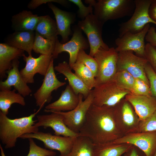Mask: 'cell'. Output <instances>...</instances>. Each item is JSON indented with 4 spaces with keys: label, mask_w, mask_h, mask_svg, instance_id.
<instances>
[{
    "label": "cell",
    "mask_w": 156,
    "mask_h": 156,
    "mask_svg": "<svg viewBox=\"0 0 156 156\" xmlns=\"http://www.w3.org/2000/svg\"><path fill=\"white\" fill-rule=\"evenodd\" d=\"M79 133L94 144L112 142L124 135L115 120L114 106L99 107L93 103Z\"/></svg>",
    "instance_id": "1"
},
{
    "label": "cell",
    "mask_w": 156,
    "mask_h": 156,
    "mask_svg": "<svg viewBox=\"0 0 156 156\" xmlns=\"http://www.w3.org/2000/svg\"><path fill=\"white\" fill-rule=\"evenodd\" d=\"M40 110L39 109L28 116L14 119L0 111V139L5 148L14 147L17 138L22 135L39 131L38 127L35 125L37 120L33 119Z\"/></svg>",
    "instance_id": "2"
},
{
    "label": "cell",
    "mask_w": 156,
    "mask_h": 156,
    "mask_svg": "<svg viewBox=\"0 0 156 156\" xmlns=\"http://www.w3.org/2000/svg\"><path fill=\"white\" fill-rule=\"evenodd\" d=\"M86 4L94 8V14L102 24L133 14L135 0H86Z\"/></svg>",
    "instance_id": "3"
},
{
    "label": "cell",
    "mask_w": 156,
    "mask_h": 156,
    "mask_svg": "<svg viewBox=\"0 0 156 156\" xmlns=\"http://www.w3.org/2000/svg\"><path fill=\"white\" fill-rule=\"evenodd\" d=\"M118 55L113 47L108 49L101 48L95 54L98 66L95 87L114 79L117 71Z\"/></svg>",
    "instance_id": "4"
},
{
    "label": "cell",
    "mask_w": 156,
    "mask_h": 156,
    "mask_svg": "<svg viewBox=\"0 0 156 156\" xmlns=\"http://www.w3.org/2000/svg\"><path fill=\"white\" fill-rule=\"evenodd\" d=\"M94 97L93 104L101 107H113L130 93L112 79L99 85L91 90Z\"/></svg>",
    "instance_id": "5"
},
{
    "label": "cell",
    "mask_w": 156,
    "mask_h": 156,
    "mask_svg": "<svg viewBox=\"0 0 156 156\" xmlns=\"http://www.w3.org/2000/svg\"><path fill=\"white\" fill-rule=\"evenodd\" d=\"M152 0H135V7L131 17L128 21L119 25V37L130 32L133 34L141 31L147 24L151 23L156 25L148 14Z\"/></svg>",
    "instance_id": "6"
},
{
    "label": "cell",
    "mask_w": 156,
    "mask_h": 156,
    "mask_svg": "<svg viewBox=\"0 0 156 156\" xmlns=\"http://www.w3.org/2000/svg\"><path fill=\"white\" fill-rule=\"evenodd\" d=\"M104 24L93 14L83 20L78 21L77 26L86 35L90 44V56L94 57L100 48L108 49L109 48L103 41L102 28Z\"/></svg>",
    "instance_id": "7"
},
{
    "label": "cell",
    "mask_w": 156,
    "mask_h": 156,
    "mask_svg": "<svg viewBox=\"0 0 156 156\" xmlns=\"http://www.w3.org/2000/svg\"><path fill=\"white\" fill-rule=\"evenodd\" d=\"M115 120L125 135L139 131L140 120L131 104L124 98L114 106Z\"/></svg>",
    "instance_id": "8"
},
{
    "label": "cell",
    "mask_w": 156,
    "mask_h": 156,
    "mask_svg": "<svg viewBox=\"0 0 156 156\" xmlns=\"http://www.w3.org/2000/svg\"><path fill=\"white\" fill-rule=\"evenodd\" d=\"M89 47L88 40L83 35L81 29L77 25H76L74 27L73 35L69 41L62 43L59 42L58 39L55 40V47L52 54L53 58H57L59 54L63 52H68L70 56L68 64L71 68L76 62L79 51L81 50H84Z\"/></svg>",
    "instance_id": "9"
},
{
    "label": "cell",
    "mask_w": 156,
    "mask_h": 156,
    "mask_svg": "<svg viewBox=\"0 0 156 156\" xmlns=\"http://www.w3.org/2000/svg\"><path fill=\"white\" fill-rule=\"evenodd\" d=\"M148 63L146 58L134 54L132 51L119 52L118 55L117 71H127L135 78L141 79L150 85L145 70Z\"/></svg>",
    "instance_id": "10"
},
{
    "label": "cell",
    "mask_w": 156,
    "mask_h": 156,
    "mask_svg": "<svg viewBox=\"0 0 156 156\" xmlns=\"http://www.w3.org/2000/svg\"><path fill=\"white\" fill-rule=\"evenodd\" d=\"M79 95V101L74 109L66 112H57L63 116L64 123L72 131L77 133H79L83 126L87 112L93 103L94 99L91 91L84 100H83V96L82 94Z\"/></svg>",
    "instance_id": "11"
},
{
    "label": "cell",
    "mask_w": 156,
    "mask_h": 156,
    "mask_svg": "<svg viewBox=\"0 0 156 156\" xmlns=\"http://www.w3.org/2000/svg\"><path fill=\"white\" fill-rule=\"evenodd\" d=\"M53 60V58L51 61L41 86L34 94L36 106L40 109L46 103H48L51 101L52 98V92L66 83V82L61 81L57 79L54 71Z\"/></svg>",
    "instance_id": "12"
},
{
    "label": "cell",
    "mask_w": 156,
    "mask_h": 156,
    "mask_svg": "<svg viewBox=\"0 0 156 156\" xmlns=\"http://www.w3.org/2000/svg\"><path fill=\"white\" fill-rule=\"evenodd\" d=\"M150 26L149 24L146 25L140 32L133 34L130 32L125 33L122 36L118 37L115 40L117 46L115 48L118 53L125 51H132L136 55L145 58L144 42L146 35Z\"/></svg>",
    "instance_id": "13"
},
{
    "label": "cell",
    "mask_w": 156,
    "mask_h": 156,
    "mask_svg": "<svg viewBox=\"0 0 156 156\" xmlns=\"http://www.w3.org/2000/svg\"><path fill=\"white\" fill-rule=\"evenodd\" d=\"M22 139H36L42 142L45 147L59 151L61 155H66L72 149L75 138L53 135L49 133L38 131L26 133L21 136Z\"/></svg>",
    "instance_id": "14"
},
{
    "label": "cell",
    "mask_w": 156,
    "mask_h": 156,
    "mask_svg": "<svg viewBox=\"0 0 156 156\" xmlns=\"http://www.w3.org/2000/svg\"><path fill=\"white\" fill-rule=\"evenodd\" d=\"M112 142L131 144L139 148L145 156H153L156 151V131L131 133Z\"/></svg>",
    "instance_id": "15"
},
{
    "label": "cell",
    "mask_w": 156,
    "mask_h": 156,
    "mask_svg": "<svg viewBox=\"0 0 156 156\" xmlns=\"http://www.w3.org/2000/svg\"><path fill=\"white\" fill-rule=\"evenodd\" d=\"M23 59L26 62L25 67L20 71V73L27 84L34 82V77L37 73L44 76L47 71L51 61L53 58L52 55H40L35 58L32 55L27 56L24 54Z\"/></svg>",
    "instance_id": "16"
},
{
    "label": "cell",
    "mask_w": 156,
    "mask_h": 156,
    "mask_svg": "<svg viewBox=\"0 0 156 156\" xmlns=\"http://www.w3.org/2000/svg\"><path fill=\"white\" fill-rule=\"evenodd\" d=\"M49 114L37 115V122L35 125L37 127H42L46 129L50 127L54 131L55 135L75 138L79 136V133L70 130L65 124L63 116L59 113L52 112Z\"/></svg>",
    "instance_id": "17"
},
{
    "label": "cell",
    "mask_w": 156,
    "mask_h": 156,
    "mask_svg": "<svg viewBox=\"0 0 156 156\" xmlns=\"http://www.w3.org/2000/svg\"><path fill=\"white\" fill-rule=\"evenodd\" d=\"M20 62L18 59L14 60L12 62V67L7 70L6 79L0 82V89L10 90L13 86L18 92L23 97L29 95L32 92L31 90L22 77L19 70Z\"/></svg>",
    "instance_id": "18"
},
{
    "label": "cell",
    "mask_w": 156,
    "mask_h": 156,
    "mask_svg": "<svg viewBox=\"0 0 156 156\" xmlns=\"http://www.w3.org/2000/svg\"><path fill=\"white\" fill-rule=\"evenodd\" d=\"M125 98L133 106L140 121L146 118L156 110V99L153 96L138 95L130 92Z\"/></svg>",
    "instance_id": "19"
},
{
    "label": "cell",
    "mask_w": 156,
    "mask_h": 156,
    "mask_svg": "<svg viewBox=\"0 0 156 156\" xmlns=\"http://www.w3.org/2000/svg\"><path fill=\"white\" fill-rule=\"evenodd\" d=\"M53 12L57 25L58 35L62 38V43L67 42L72 31L71 25L76 20V15L73 13L63 10L55 6L52 2L48 3Z\"/></svg>",
    "instance_id": "20"
},
{
    "label": "cell",
    "mask_w": 156,
    "mask_h": 156,
    "mask_svg": "<svg viewBox=\"0 0 156 156\" xmlns=\"http://www.w3.org/2000/svg\"><path fill=\"white\" fill-rule=\"evenodd\" d=\"M79 101V95L77 94L68 84L62 91L59 98L46 105L44 111L47 112L70 111L76 107Z\"/></svg>",
    "instance_id": "21"
},
{
    "label": "cell",
    "mask_w": 156,
    "mask_h": 156,
    "mask_svg": "<svg viewBox=\"0 0 156 156\" xmlns=\"http://www.w3.org/2000/svg\"><path fill=\"white\" fill-rule=\"evenodd\" d=\"M35 35L34 31H14L6 38L5 43L32 55Z\"/></svg>",
    "instance_id": "22"
},
{
    "label": "cell",
    "mask_w": 156,
    "mask_h": 156,
    "mask_svg": "<svg viewBox=\"0 0 156 156\" xmlns=\"http://www.w3.org/2000/svg\"><path fill=\"white\" fill-rule=\"evenodd\" d=\"M55 70L64 75L67 79L69 85L77 94H81L86 99L90 93L85 84L75 73H73L68 64L65 61L59 63L54 67Z\"/></svg>",
    "instance_id": "23"
},
{
    "label": "cell",
    "mask_w": 156,
    "mask_h": 156,
    "mask_svg": "<svg viewBox=\"0 0 156 156\" xmlns=\"http://www.w3.org/2000/svg\"><path fill=\"white\" fill-rule=\"evenodd\" d=\"M24 51L11 47L5 43L0 44V78L1 81L6 77L7 70L12 67L14 60L23 57Z\"/></svg>",
    "instance_id": "24"
},
{
    "label": "cell",
    "mask_w": 156,
    "mask_h": 156,
    "mask_svg": "<svg viewBox=\"0 0 156 156\" xmlns=\"http://www.w3.org/2000/svg\"><path fill=\"white\" fill-rule=\"evenodd\" d=\"M39 16L29 11L23 10L12 17V27L15 31H34Z\"/></svg>",
    "instance_id": "25"
},
{
    "label": "cell",
    "mask_w": 156,
    "mask_h": 156,
    "mask_svg": "<svg viewBox=\"0 0 156 156\" xmlns=\"http://www.w3.org/2000/svg\"><path fill=\"white\" fill-rule=\"evenodd\" d=\"M94 144L96 156H121L128 152L133 146L128 143L115 144L112 142Z\"/></svg>",
    "instance_id": "26"
},
{
    "label": "cell",
    "mask_w": 156,
    "mask_h": 156,
    "mask_svg": "<svg viewBox=\"0 0 156 156\" xmlns=\"http://www.w3.org/2000/svg\"><path fill=\"white\" fill-rule=\"evenodd\" d=\"M35 31L44 38L54 41L58 39L56 22L48 15L39 16Z\"/></svg>",
    "instance_id": "27"
},
{
    "label": "cell",
    "mask_w": 156,
    "mask_h": 156,
    "mask_svg": "<svg viewBox=\"0 0 156 156\" xmlns=\"http://www.w3.org/2000/svg\"><path fill=\"white\" fill-rule=\"evenodd\" d=\"M60 156H96L94 143L88 138L79 135L75 138L70 151Z\"/></svg>",
    "instance_id": "28"
},
{
    "label": "cell",
    "mask_w": 156,
    "mask_h": 156,
    "mask_svg": "<svg viewBox=\"0 0 156 156\" xmlns=\"http://www.w3.org/2000/svg\"><path fill=\"white\" fill-rule=\"evenodd\" d=\"M16 90H2L0 91V109L3 114L7 115L9 109L14 103H17L25 106L26 103L24 97Z\"/></svg>",
    "instance_id": "29"
},
{
    "label": "cell",
    "mask_w": 156,
    "mask_h": 156,
    "mask_svg": "<svg viewBox=\"0 0 156 156\" xmlns=\"http://www.w3.org/2000/svg\"><path fill=\"white\" fill-rule=\"evenodd\" d=\"M75 73L83 81L89 89L92 90L95 85V77L92 72L83 63L78 61L71 67Z\"/></svg>",
    "instance_id": "30"
},
{
    "label": "cell",
    "mask_w": 156,
    "mask_h": 156,
    "mask_svg": "<svg viewBox=\"0 0 156 156\" xmlns=\"http://www.w3.org/2000/svg\"><path fill=\"white\" fill-rule=\"evenodd\" d=\"M55 41L46 39L35 32L33 50L35 53L45 55H52Z\"/></svg>",
    "instance_id": "31"
},
{
    "label": "cell",
    "mask_w": 156,
    "mask_h": 156,
    "mask_svg": "<svg viewBox=\"0 0 156 156\" xmlns=\"http://www.w3.org/2000/svg\"><path fill=\"white\" fill-rule=\"evenodd\" d=\"M135 78L129 72L124 70H118L114 79L121 87L129 91L132 90Z\"/></svg>",
    "instance_id": "32"
},
{
    "label": "cell",
    "mask_w": 156,
    "mask_h": 156,
    "mask_svg": "<svg viewBox=\"0 0 156 156\" xmlns=\"http://www.w3.org/2000/svg\"><path fill=\"white\" fill-rule=\"evenodd\" d=\"M77 61L83 63L88 67L96 77L98 73V66L97 62L94 57L87 54L84 50H81L78 53Z\"/></svg>",
    "instance_id": "33"
},
{
    "label": "cell",
    "mask_w": 156,
    "mask_h": 156,
    "mask_svg": "<svg viewBox=\"0 0 156 156\" xmlns=\"http://www.w3.org/2000/svg\"><path fill=\"white\" fill-rule=\"evenodd\" d=\"M29 141V150L27 156H55L56 153L52 150L42 148L35 142L33 138L28 139Z\"/></svg>",
    "instance_id": "34"
},
{
    "label": "cell",
    "mask_w": 156,
    "mask_h": 156,
    "mask_svg": "<svg viewBox=\"0 0 156 156\" xmlns=\"http://www.w3.org/2000/svg\"><path fill=\"white\" fill-rule=\"evenodd\" d=\"M131 93L138 95L152 96L150 85L139 78H135L134 85Z\"/></svg>",
    "instance_id": "35"
},
{
    "label": "cell",
    "mask_w": 156,
    "mask_h": 156,
    "mask_svg": "<svg viewBox=\"0 0 156 156\" xmlns=\"http://www.w3.org/2000/svg\"><path fill=\"white\" fill-rule=\"evenodd\" d=\"M156 131V110L144 120L140 121L138 132Z\"/></svg>",
    "instance_id": "36"
},
{
    "label": "cell",
    "mask_w": 156,
    "mask_h": 156,
    "mask_svg": "<svg viewBox=\"0 0 156 156\" xmlns=\"http://www.w3.org/2000/svg\"><path fill=\"white\" fill-rule=\"evenodd\" d=\"M70 2L76 5L79 8L77 12L78 17L83 20L90 14H93V7L90 5L88 7L85 6L81 0H68Z\"/></svg>",
    "instance_id": "37"
},
{
    "label": "cell",
    "mask_w": 156,
    "mask_h": 156,
    "mask_svg": "<svg viewBox=\"0 0 156 156\" xmlns=\"http://www.w3.org/2000/svg\"><path fill=\"white\" fill-rule=\"evenodd\" d=\"M145 70L149 81L152 95L156 99V73L148 62Z\"/></svg>",
    "instance_id": "38"
},
{
    "label": "cell",
    "mask_w": 156,
    "mask_h": 156,
    "mask_svg": "<svg viewBox=\"0 0 156 156\" xmlns=\"http://www.w3.org/2000/svg\"><path fill=\"white\" fill-rule=\"evenodd\" d=\"M145 58L156 73V47L148 43L145 45Z\"/></svg>",
    "instance_id": "39"
},
{
    "label": "cell",
    "mask_w": 156,
    "mask_h": 156,
    "mask_svg": "<svg viewBox=\"0 0 156 156\" xmlns=\"http://www.w3.org/2000/svg\"><path fill=\"white\" fill-rule=\"evenodd\" d=\"M52 2L57 3L62 5L66 6L70 2L68 0H32L28 3L27 7L29 9H34L43 3Z\"/></svg>",
    "instance_id": "40"
},
{
    "label": "cell",
    "mask_w": 156,
    "mask_h": 156,
    "mask_svg": "<svg viewBox=\"0 0 156 156\" xmlns=\"http://www.w3.org/2000/svg\"><path fill=\"white\" fill-rule=\"evenodd\" d=\"M145 39L148 43L156 47V31L154 27H150L146 35Z\"/></svg>",
    "instance_id": "41"
},
{
    "label": "cell",
    "mask_w": 156,
    "mask_h": 156,
    "mask_svg": "<svg viewBox=\"0 0 156 156\" xmlns=\"http://www.w3.org/2000/svg\"><path fill=\"white\" fill-rule=\"evenodd\" d=\"M150 17L156 22V0H152L148 10Z\"/></svg>",
    "instance_id": "42"
},
{
    "label": "cell",
    "mask_w": 156,
    "mask_h": 156,
    "mask_svg": "<svg viewBox=\"0 0 156 156\" xmlns=\"http://www.w3.org/2000/svg\"><path fill=\"white\" fill-rule=\"evenodd\" d=\"M128 156H145L144 154L142 155L134 146L128 152Z\"/></svg>",
    "instance_id": "43"
},
{
    "label": "cell",
    "mask_w": 156,
    "mask_h": 156,
    "mask_svg": "<svg viewBox=\"0 0 156 156\" xmlns=\"http://www.w3.org/2000/svg\"><path fill=\"white\" fill-rule=\"evenodd\" d=\"M0 149L1 156H5L3 148L1 144H0Z\"/></svg>",
    "instance_id": "44"
},
{
    "label": "cell",
    "mask_w": 156,
    "mask_h": 156,
    "mask_svg": "<svg viewBox=\"0 0 156 156\" xmlns=\"http://www.w3.org/2000/svg\"><path fill=\"white\" fill-rule=\"evenodd\" d=\"M123 156H128V152L125 153L124 154Z\"/></svg>",
    "instance_id": "45"
},
{
    "label": "cell",
    "mask_w": 156,
    "mask_h": 156,
    "mask_svg": "<svg viewBox=\"0 0 156 156\" xmlns=\"http://www.w3.org/2000/svg\"><path fill=\"white\" fill-rule=\"evenodd\" d=\"M153 156H156V151L155 153V154H154V155Z\"/></svg>",
    "instance_id": "46"
}]
</instances>
